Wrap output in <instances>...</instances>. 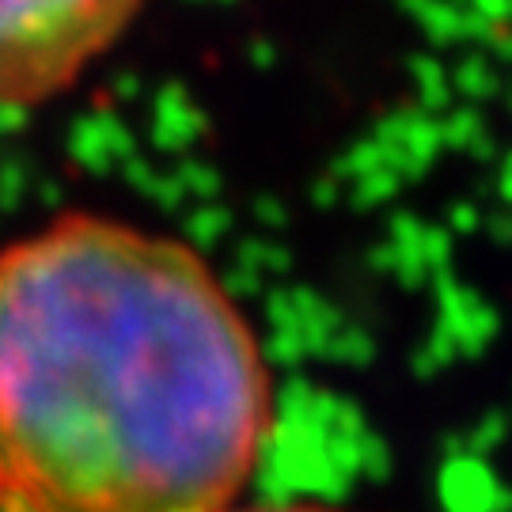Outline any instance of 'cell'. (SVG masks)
<instances>
[{
    "label": "cell",
    "instance_id": "obj_3",
    "mask_svg": "<svg viewBox=\"0 0 512 512\" xmlns=\"http://www.w3.org/2000/svg\"><path fill=\"white\" fill-rule=\"evenodd\" d=\"M224 512H330V509H315V505H277V509H224Z\"/></svg>",
    "mask_w": 512,
    "mask_h": 512
},
{
    "label": "cell",
    "instance_id": "obj_2",
    "mask_svg": "<svg viewBox=\"0 0 512 512\" xmlns=\"http://www.w3.org/2000/svg\"><path fill=\"white\" fill-rule=\"evenodd\" d=\"M145 0H0V110L42 107L133 27Z\"/></svg>",
    "mask_w": 512,
    "mask_h": 512
},
{
    "label": "cell",
    "instance_id": "obj_1",
    "mask_svg": "<svg viewBox=\"0 0 512 512\" xmlns=\"http://www.w3.org/2000/svg\"><path fill=\"white\" fill-rule=\"evenodd\" d=\"M270 372L183 239L73 213L0 251V512H224Z\"/></svg>",
    "mask_w": 512,
    "mask_h": 512
}]
</instances>
